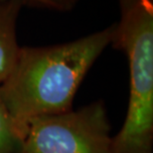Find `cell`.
I'll use <instances>...</instances> for the list:
<instances>
[{
	"instance_id": "8992f818",
	"label": "cell",
	"mask_w": 153,
	"mask_h": 153,
	"mask_svg": "<svg viewBox=\"0 0 153 153\" xmlns=\"http://www.w3.org/2000/svg\"><path fill=\"white\" fill-rule=\"evenodd\" d=\"M46 7L58 11L72 10L80 0H44Z\"/></svg>"
},
{
	"instance_id": "6da1fadb",
	"label": "cell",
	"mask_w": 153,
	"mask_h": 153,
	"mask_svg": "<svg viewBox=\"0 0 153 153\" xmlns=\"http://www.w3.org/2000/svg\"><path fill=\"white\" fill-rule=\"evenodd\" d=\"M113 31L115 24L67 43L21 47L14 67L0 84L19 141L33 120L72 110L81 83L112 44Z\"/></svg>"
},
{
	"instance_id": "52a82bcc",
	"label": "cell",
	"mask_w": 153,
	"mask_h": 153,
	"mask_svg": "<svg viewBox=\"0 0 153 153\" xmlns=\"http://www.w3.org/2000/svg\"><path fill=\"white\" fill-rule=\"evenodd\" d=\"M26 4H35V5H39V6H44L46 7V3H45L44 0H23Z\"/></svg>"
},
{
	"instance_id": "7a4b0ae2",
	"label": "cell",
	"mask_w": 153,
	"mask_h": 153,
	"mask_svg": "<svg viewBox=\"0 0 153 153\" xmlns=\"http://www.w3.org/2000/svg\"><path fill=\"white\" fill-rule=\"evenodd\" d=\"M112 45L127 56L129 101L112 153H153V0H122Z\"/></svg>"
},
{
	"instance_id": "277c9868",
	"label": "cell",
	"mask_w": 153,
	"mask_h": 153,
	"mask_svg": "<svg viewBox=\"0 0 153 153\" xmlns=\"http://www.w3.org/2000/svg\"><path fill=\"white\" fill-rule=\"evenodd\" d=\"M25 4L23 0H0V84L11 72L20 53L16 25Z\"/></svg>"
},
{
	"instance_id": "5b68a950",
	"label": "cell",
	"mask_w": 153,
	"mask_h": 153,
	"mask_svg": "<svg viewBox=\"0 0 153 153\" xmlns=\"http://www.w3.org/2000/svg\"><path fill=\"white\" fill-rule=\"evenodd\" d=\"M20 141L0 94V153H17Z\"/></svg>"
},
{
	"instance_id": "3957f363",
	"label": "cell",
	"mask_w": 153,
	"mask_h": 153,
	"mask_svg": "<svg viewBox=\"0 0 153 153\" xmlns=\"http://www.w3.org/2000/svg\"><path fill=\"white\" fill-rule=\"evenodd\" d=\"M105 104L40 117L29 125L17 153H112Z\"/></svg>"
},
{
	"instance_id": "ba28073f",
	"label": "cell",
	"mask_w": 153,
	"mask_h": 153,
	"mask_svg": "<svg viewBox=\"0 0 153 153\" xmlns=\"http://www.w3.org/2000/svg\"><path fill=\"white\" fill-rule=\"evenodd\" d=\"M118 1H120V0H118Z\"/></svg>"
}]
</instances>
